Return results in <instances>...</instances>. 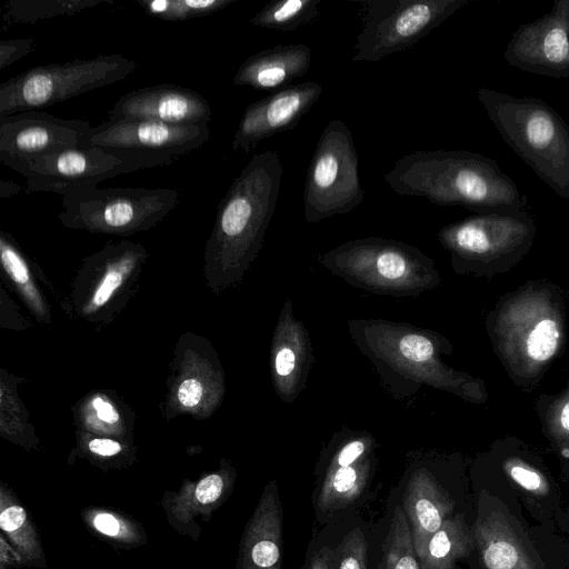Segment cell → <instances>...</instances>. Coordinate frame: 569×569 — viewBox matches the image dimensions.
I'll list each match as a JSON object with an SVG mask.
<instances>
[{"mask_svg": "<svg viewBox=\"0 0 569 569\" xmlns=\"http://www.w3.org/2000/svg\"><path fill=\"white\" fill-rule=\"evenodd\" d=\"M400 196L438 206H461L477 214L528 211V198L498 163L468 150L415 151L385 174Z\"/></svg>", "mask_w": 569, "mask_h": 569, "instance_id": "6da1fadb", "label": "cell"}, {"mask_svg": "<svg viewBox=\"0 0 569 569\" xmlns=\"http://www.w3.org/2000/svg\"><path fill=\"white\" fill-rule=\"evenodd\" d=\"M478 100L505 140L561 199H569V126L546 101L479 88Z\"/></svg>", "mask_w": 569, "mask_h": 569, "instance_id": "7a4b0ae2", "label": "cell"}, {"mask_svg": "<svg viewBox=\"0 0 569 569\" xmlns=\"http://www.w3.org/2000/svg\"><path fill=\"white\" fill-rule=\"evenodd\" d=\"M282 171L276 151L253 154L218 204L212 250L239 259L256 254L277 206Z\"/></svg>", "mask_w": 569, "mask_h": 569, "instance_id": "3957f363", "label": "cell"}, {"mask_svg": "<svg viewBox=\"0 0 569 569\" xmlns=\"http://www.w3.org/2000/svg\"><path fill=\"white\" fill-rule=\"evenodd\" d=\"M136 61L119 53L30 68L0 83V116L37 111L121 81Z\"/></svg>", "mask_w": 569, "mask_h": 569, "instance_id": "277c9868", "label": "cell"}, {"mask_svg": "<svg viewBox=\"0 0 569 569\" xmlns=\"http://www.w3.org/2000/svg\"><path fill=\"white\" fill-rule=\"evenodd\" d=\"M59 213L62 224L96 232L127 234L147 230L179 206L180 191L169 188L91 187L69 192Z\"/></svg>", "mask_w": 569, "mask_h": 569, "instance_id": "5b68a950", "label": "cell"}, {"mask_svg": "<svg viewBox=\"0 0 569 569\" xmlns=\"http://www.w3.org/2000/svg\"><path fill=\"white\" fill-rule=\"evenodd\" d=\"M359 160L352 133L347 124L335 119L323 129L310 160L303 209L307 222L348 213L363 200Z\"/></svg>", "mask_w": 569, "mask_h": 569, "instance_id": "8992f818", "label": "cell"}, {"mask_svg": "<svg viewBox=\"0 0 569 569\" xmlns=\"http://www.w3.org/2000/svg\"><path fill=\"white\" fill-rule=\"evenodd\" d=\"M470 0H366L352 62H378L412 47Z\"/></svg>", "mask_w": 569, "mask_h": 569, "instance_id": "52a82bcc", "label": "cell"}, {"mask_svg": "<svg viewBox=\"0 0 569 569\" xmlns=\"http://www.w3.org/2000/svg\"><path fill=\"white\" fill-rule=\"evenodd\" d=\"M560 308L542 290L519 293L500 310L496 335L508 366L520 377L537 375L558 352L562 339Z\"/></svg>", "mask_w": 569, "mask_h": 569, "instance_id": "ba28073f", "label": "cell"}, {"mask_svg": "<svg viewBox=\"0 0 569 569\" xmlns=\"http://www.w3.org/2000/svg\"><path fill=\"white\" fill-rule=\"evenodd\" d=\"M210 137L208 126L109 119L92 127L82 147H99L130 159L139 169L168 166L197 150Z\"/></svg>", "mask_w": 569, "mask_h": 569, "instance_id": "9c48e42d", "label": "cell"}, {"mask_svg": "<svg viewBox=\"0 0 569 569\" xmlns=\"http://www.w3.org/2000/svg\"><path fill=\"white\" fill-rule=\"evenodd\" d=\"M535 233V220L523 211L471 216L445 226L438 237L456 260L487 264L521 257Z\"/></svg>", "mask_w": 569, "mask_h": 569, "instance_id": "30bf717a", "label": "cell"}, {"mask_svg": "<svg viewBox=\"0 0 569 569\" xmlns=\"http://www.w3.org/2000/svg\"><path fill=\"white\" fill-rule=\"evenodd\" d=\"M26 179V192L61 197L119 174L140 170L130 159L99 147H73L39 156L11 168Z\"/></svg>", "mask_w": 569, "mask_h": 569, "instance_id": "8fae6325", "label": "cell"}, {"mask_svg": "<svg viewBox=\"0 0 569 569\" xmlns=\"http://www.w3.org/2000/svg\"><path fill=\"white\" fill-rule=\"evenodd\" d=\"M520 70L552 78H569V0H555L551 10L519 26L503 52Z\"/></svg>", "mask_w": 569, "mask_h": 569, "instance_id": "7c38bea8", "label": "cell"}, {"mask_svg": "<svg viewBox=\"0 0 569 569\" xmlns=\"http://www.w3.org/2000/svg\"><path fill=\"white\" fill-rule=\"evenodd\" d=\"M92 127L41 111L0 116V162L9 168L32 158L82 147Z\"/></svg>", "mask_w": 569, "mask_h": 569, "instance_id": "4fadbf2b", "label": "cell"}, {"mask_svg": "<svg viewBox=\"0 0 569 569\" xmlns=\"http://www.w3.org/2000/svg\"><path fill=\"white\" fill-rule=\"evenodd\" d=\"M322 86L305 81L247 106L232 140V150L250 153L264 139L293 129L313 107Z\"/></svg>", "mask_w": 569, "mask_h": 569, "instance_id": "5bb4252c", "label": "cell"}, {"mask_svg": "<svg viewBox=\"0 0 569 569\" xmlns=\"http://www.w3.org/2000/svg\"><path fill=\"white\" fill-rule=\"evenodd\" d=\"M212 111L199 92L170 83L140 88L121 96L109 119L154 121L177 126H208Z\"/></svg>", "mask_w": 569, "mask_h": 569, "instance_id": "9a60e30c", "label": "cell"}, {"mask_svg": "<svg viewBox=\"0 0 569 569\" xmlns=\"http://www.w3.org/2000/svg\"><path fill=\"white\" fill-rule=\"evenodd\" d=\"M310 64L311 49L307 44H278L246 59L236 72L232 83L256 90H281L303 77Z\"/></svg>", "mask_w": 569, "mask_h": 569, "instance_id": "2e32d148", "label": "cell"}, {"mask_svg": "<svg viewBox=\"0 0 569 569\" xmlns=\"http://www.w3.org/2000/svg\"><path fill=\"white\" fill-rule=\"evenodd\" d=\"M453 500L427 470L415 472L403 493V511L419 561L432 535L453 509Z\"/></svg>", "mask_w": 569, "mask_h": 569, "instance_id": "e0dca14e", "label": "cell"}, {"mask_svg": "<svg viewBox=\"0 0 569 569\" xmlns=\"http://www.w3.org/2000/svg\"><path fill=\"white\" fill-rule=\"evenodd\" d=\"M472 533L485 569H540L500 511L480 512Z\"/></svg>", "mask_w": 569, "mask_h": 569, "instance_id": "ac0fdd59", "label": "cell"}, {"mask_svg": "<svg viewBox=\"0 0 569 569\" xmlns=\"http://www.w3.org/2000/svg\"><path fill=\"white\" fill-rule=\"evenodd\" d=\"M248 548L249 569L282 568V508L272 488L261 500Z\"/></svg>", "mask_w": 569, "mask_h": 569, "instance_id": "d6986e66", "label": "cell"}, {"mask_svg": "<svg viewBox=\"0 0 569 569\" xmlns=\"http://www.w3.org/2000/svg\"><path fill=\"white\" fill-rule=\"evenodd\" d=\"M475 538L463 517H448L429 539L421 569H453L475 547Z\"/></svg>", "mask_w": 569, "mask_h": 569, "instance_id": "ffe728a7", "label": "cell"}, {"mask_svg": "<svg viewBox=\"0 0 569 569\" xmlns=\"http://www.w3.org/2000/svg\"><path fill=\"white\" fill-rule=\"evenodd\" d=\"M104 0H10L1 11L2 27L34 23L59 16H72Z\"/></svg>", "mask_w": 569, "mask_h": 569, "instance_id": "44dd1931", "label": "cell"}, {"mask_svg": "<svg viewBox=\"0 0 569 569\" xmlns=\"http://www.w3.org/2000/svg\"><path fill=\"white\" fill-rule=\"evenodd\" d=\"M367 478L366 465L330 468L319 493L318 506L326 512L346 508L360 496Z\"/></svg>", "mask_w": 569, "mask_h": 569, "instance_id": "7402d4cb", "label": "cell"}, {"mask_svg": "<svg viewBox=\"0 0 569 569\" xmlns=\"http://www.w3.org/2000/svg\"><path fill=\"white\" fill-rule=\"evenodd\" d=\"M320 0H283L266 4L251 19L254 27L278 31H293L320 16Z\"/></svg>", "mask_w": 569, "mask_h": 569, "instance_id": "603a6c76", "label": "cell"}, {"mask_svg": "<svg viewBox=\"0 0 569 569\" xmlns=\"http://www.w3.org/2000/svg\"><path fill=\"white\" fill-rule=\"evenodd\" d=\"M377 569H421L410 526L400 506H397L393 511Z\"/></svg>", "mask_w": 569, "mask_h": 569, "instance_id": "cb8c5ba5", "label": "cell"}, {"mask_svg": "<svg viewBox=\"0 0 569 569\" xmlns=\"http://www.w3.org/2000/svg\"><path fill=\"white\" fill-rule=\"evenodd\" d=\"M143 10L164 21H183L224 9L236 0H142Z\"/></svg>", "mask_w": 569, "mask_h": 569, "instance_id": "d4e9b609", "label": "cell"}, {"mask_svg": "<svg viewBox=\"0 0 569 569\" xmlns=\"http://www.w3.org/2000/svg\"><path fill=\"white\" fill-rule=\"evenodd\" d=\"M335 553L338 556V569H367L368 543L359 528L346 535Z\"/></svg>", "mask_w": 569, "mask_h": 569, "instance_id": "484cf974", "label": "cell"}, {"mask_svg": "<svg viewBox=\"0 0 569 569\" xmlns=\"http://www.w3.org/2000/svg\"><path fill=\"white\" fill-rule=\"evenodd\" d=\"M508 477L523 490L535 496H547L550 491L545 476L529 465L513 459L505 465Z\"/></svg>", "mask_w": 569, "mask_h": 569, "instance_id": "4316f807", "label": "cell"}, {"mask_svg": "<svg viewBox=\"0 0 569 569\" xmlns=\"http://www.w3.org/2000/svg\"><path fill=\"white\" fill-rule=\"evenodd\" d=\"M0 256L2 266L11 279L19 284L27 283L29 280L27 262L6 232H1Z\"/></svg>", "mask_w": 569, "mask_h": 569, "instance_id": "83f0119b", "label": "cell"}, {"mask_svg": "<svg viewBox=\"0 0 569 569\" xmlns=\"http://www.w3.org/2000/svg\"><path fill=\"white\" fill-rule=\"evenodd\" d=\"M550 430L562 447V455L569 457V390L556 402L551 411Z\"/></svg>", "mask_w": 569, "mask_h": 569, "instance_id": "f1b7e54d", "label": "cell"}, {"mask_svg": "<svg viewBox=\"0 0 569 569\" xmlns=\"http://www.w3.org/2000/svg\"><path fill=\"white\" fill-rule=\"evenodd\" d=\"M399 350L405 358L417 362L430 360L435 352L432 342L417 333L406 335L400 340Z\"/></svg>", "mask_w": 569, "mask_h": 569, "instance_id": "f546056e", "label": "cell"}, {"mask_svg": "<svg viewBox=\"0 0 569 569\" xmlns=\"http://www.w3.org/2000/svg\"><path fill=\"white\" fill-rule=\"evenodd\" d=\"M33 38L8 39L0 41V71L29 54L36 48Z\"/></svg>", "mask_w": 569, "mask_h": 569, "instance_id": "4dcf8cb0", "label": "cell"}, {"mask_svg": "<svg viewBox=\"0 0 569 569\" xmlns=\"http://www.w3.org/2000/svg\"><path fill=\"white\" fill-rule=\"evenodd\" d=\"M223 488V480L219 475H210L203 478L196 488V498L201 503H210L217 500Z\"/></svg>", "mask_w": 569, "mask_h": 569, "instance_id": "1f68e13d", "label": "cell"}, {"mask_svg": "<svg viewBox=\"0 0 569 569\" xmlns=\"http://www.w3.org/2000/svg\"><path fill=\"white\" fill-rule=\"evenodd\" d=\"M202 393V386L197 379H186L179 386L178 400L183 407L192 408L199 405Z\"/></svg>", "mask_w": 569, "mask_h": 569, "instance_id": "d6a6232c", "label": "cell"}, {"mask_svg": "<svg viewBox=\"0 0 569 569\" xmlns=\"http://www.w3.org/2000/svg\"><path fill=\"white\" fill-rule=\"evenodd\" d=\"M363 452V442H361L360 440L349 442L340 450L330 468L348 467L353 463H357V461L360 459Z\"/></svg>", "mask_w": 569, "mask_h": 569, "instance_id": "836d02e7", "label": "cell"}, {"mask_svg": "<svg viewBox=\"0 0 569 569\" xmlns=\"http://www.w3.org/2000/svg\"><path fill=\"white\" fill-rule=\"evenodd\" d=\"M26 520V511L19 506L4 509L0 515V527L4 531H13L22 526Z\"/></svg>", "mask_w": 569, "mask_h": 569, "instance_id": "e575fe53", "label": "cell"}, {"mask_svg": "<svg viewBox=\"0 0 569 569\" xmlns=\"http://www.w3.org/2000/svg\"><path fill=\"white\" fill-rule=\"evenodd\" d=\"M335 551L328 547H322L308 560L302 569H332Z\"/></svg>", "mask_w": 569, "mask_h": 569, "instance_id": "d590c367", "label": "cell"}, {"mask_svg": "<svg viewBox=\"0 0 569 569\" xmlns=\"http://www.w3.org/2000/svg\"><path fill=\"white\" fill-rule=\"evenodd\" d=\"M91 405L96 410L98 418L103 422L114 423L119 420L118 411L110 402L103 398L99 396L94 397L91 401Z\"/></svg>", "mask_w": 569, "mask_h": 569, "instance_id": "8d00e7d4", "label": "cell"}, {"mask_svg": "<svg viewBox=\"0 0 569 569\" xmlns=\"http://www.w3.org/2000/svg\"><path fill=\"white\" fill-rule=\"evenodd\" d=\"M296 356L291 349H281L276 357V370L279 376L286 377L291 373L295 368Z\"/></svg>", "mask_w": 569, "mask_h": 569, "instance_id": "74e56055", "label": "cell"}, {"mask_svg": "<svg viewBox=\"0 0 569 569\" xmlns=\"http://www.w3.org/2000/svg\"><path fill=\"white\" fill-rule=\"evenodd\" d=\"M89 449L100 456H113L121 450L120 443L111 439H92Z\"/></svg>", "mask_w": 569, "mask_h": 569, "instance_id": "f35d334b", "label": "cell"}, {"mask_svg": "<svg viewBox=\"0 0 569 569\" xmlns=\"http://www.w3.org/2000/svg\"><path fill=\"white\" fill-rule=\"evenodd\" d=\"M93 522H94L96 528L106 535L114 536L119 532V528H120L119 522L111 515H108V513L98 515L94 518Z\"/></svg>", "mask_w": 569, "mask_h": 569, "instance_id": "ab89813d", "label": "cell"}, {"mask_svg": "<svg viewBox=\"0 0 569 569\" xmlns=\"http://www.w3.org/2000/svg\"><path fill=\"white\" fill-rule=\"evenodd\" d=\"M21 187L11 180H0V198L8 199L18 196Z\"/></svg>", "mask_w": 569, "mask_h": 569, "instance_id": "60d3db41", "label": "cell"}]
</instances>
